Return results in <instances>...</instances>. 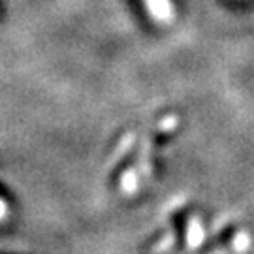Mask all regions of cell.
Masks as SVG:
<instances>
[{
  "label": "cell",
  "mask_w": 254,
  "mask_h": 254,
  "mask_svg": "<svg viewBox=\"0 0 254 254\" xmlns=\"http://www.w3.org/2000/svg\"><path fill=\"white\" fill-rule=\"evenodd\" d=\"M6 213H8V205H6L4 200H0V220L6 217Z\"/></svg>",
  "instance_id": "2"
},
{
  "label": "cell",
  "mask_w": 254,
  "mask_h": 254,
  "mask_svg": "<svg viewBox=\"0 0 254 254\" xmlns=\"http://www.w3.org/2000/svg\"><path fill=\"white\" fill-rule=\"evenodd\" d=\"M145 6L158 23H170L173 19L172 0H145Z\"/></svg>",
  "instance_id": "1"
}]
</instances>
